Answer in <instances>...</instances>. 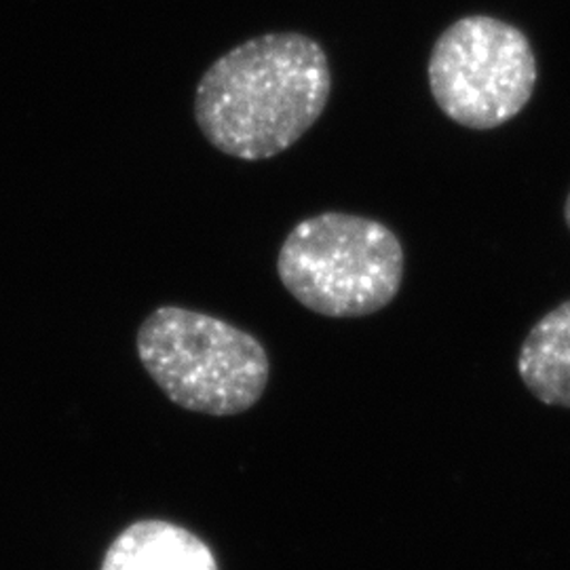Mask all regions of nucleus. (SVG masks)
<instances>
[{"label": "nucleus", "instance_id": "obj_4", "mask_svg": "<svg viewBox=\"0 0 570 570\" xmlns=\"http://www.w3.org/2000/svg\"><path fill=\"white\" fill-rule=\"evenodd\" d=\"M429 89L450 121L487 131L515 119L530 102L539 66L529 37L510 21L468 16L433 42Z\"/></svg>", "mask_w": 570, "mask_h": 570}, {"label": "nucleus", "instance_id": "obj_2", "mask_svg": "<svg viewBox=\"0 0 570 570\" xmlns=\"http://www.w3.org/2000/svg\"><path fill=\"white\" fill-rule=\"evenodd\" d=\"M136 348L167 400L190 412L244 414L268 387L265 345L242 327L193 308H155L138 330Z\"/></svg>", "mask_w": 570, "mask_h": 570}, {"label": "nucleus", "instance_id": "obj_7", "mask_svg": "<svg viewBox=\"0 0 570 570\" xmlns=\"http://www.w3.org/2000/svg\"><path fill=\"white\" fill-rule=\"evenodd\" d=\"M564 220H567V226L570 228V193L567 197V204H564Z\"/></svg>", "mask_w": 570, "mask_h": 570}, {"label": "nucleus", "instance_id": "obj_3", "mask_svg": "<svg viewBox=\"0 0 570 570\" xmlns=\"http://www.w3.org/2000/svg\"><path fill=\"white\" fill-rule=\"evenodd\" d=\"M406 256L387 225L324 212L294 226L277 256V275L301 305L332 320L367 317L395 301Z\"/></svg>", "mask_w": 570, "mask_h": 570}, {"label": "nucleus", "instance_id": "obj_6", "mask_svg": "<svg viewBox=\"0 0 570 570\" xmlns=\"http://www.w3.org/2000/svg\"><path fill=\"white\" fill-rule=\"evenodd\" d=\"M518 374L539 402L570 407V301L530 327L520 346Z\"/></svg>", "mask_w": 570, "mask_h": 570}, {"label": "nucleus", "instance_id": "obj_1", "mask_svg": "<svg viewBox=\"0 0 570 570\" xmlns=\"http://www.w3.org/2000/svg\"><path fill=\"white\" fill-rule=\"evenodd\" d=\"M330 94L326 49L301 32H273L233 47L205 70L195 121L220 153L265 161L320 121Z\"/></svg>", "mask_w": 570, "mask_h": 570}, {"label": "nucleus", "instance_id": "obj_5", "mask_svg": "<svg viewBox=\"0 0 570 570\" xmlns=\"http://www.w3.org/2000/svg\"><path fill=\"white\" fill-rule=\"evenodd\" d=\"M102 570H218V562L190 530L164 520H144L115 539L104 556Z\"/></svg>", "mask_w": 570, "mask_h": 570}]
</instances>
